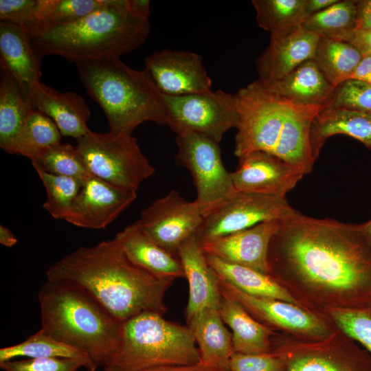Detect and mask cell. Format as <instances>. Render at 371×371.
<instances>
[{"label": "cell", "instance_id": "6da1fadb", "mask_svg": "<svg viewBox=\"0 0 371 371\" xmlns=\"http://www.w3.org/2000/svg\"><path fill=\"white\" fill-rule=\"evenodd\" d=\"M267 260L269 275L312 312L371 306L366 223L315 218L296 210L278 221Z\"/></svg>", "mask_w": 371, "mask_h": 371}, {"label": "cell", "instance_id": "7a4b0ae2", "mask_svg": "<svg viewBox=\"0 0 371 371\" xmlns=\"http://www.w3.org/2000/svg\"><path fill=\"white\" fill-rule=\"evenodd\" d=\"M46 277L85 290L121 323L146 312L164 315L165 295L175 280L133 264L114 238L64 256Z\"/></svg>", "mask_w": 371, "mask_h": 371}, {"label": "cell", "instance_id": "3957f363", "mask_svg": "<svg viewBox=\"0 0 371 371\" xmlns=\"http://www.w3.org/2000/svg\"><path fill=\"white\" fill-rule=\"evenodd\" d=\"M238 115L234 153L273 155L309 174L315 161L310 130L324 105H306L277 95L256 80L234 94Z\"/></svg>", "mask_w": 371, "mask_h": 371}, {"label": "cell", "instance_id": "277c9868", "mask_svg": "<svg viewBox=\"0 0 371 371\" xmlns=\"http://www.w3.org/2000/svg\"><path fill=\"white\" fill-rule=\"evenodd\" d=\"M150 31L149 19L133 14L126 0H109L105 7L76 21L29 36L41 60L58 55L77 63L120 58L142 45Z\"/></svg>", "mask_w": 371, "mask_h": 371}, {"label": "cell", "instance_id": "5b68a950", "mask_svg": "<svg viewBox=\"0 0 371 371\" xmlns=\"http://www.w3.org/2000/svg\"><path fill=\"white\" fill-rule=\"evenodd\" d=\"M45 333L88 355L102 368L117 351L122 323L85 290L47 280L38 291Z\"/></svg>", "mask_w": 371, "mask_h": 371}, {"label": "cell", "instance_id": "8992f818", "mask_svg": "<svg viewBox=\"0 0 371 371\" xmlns=\"http://www.w3.org/2000/svg\"><path fill=\"white\" fill-rule=\"evenodd\" d=\"M76 64L87 92L104 111L110 132L132 135L145 122L168 126L162 94L145 69H133L117 57Z\"/></svg>", "mask_w": 371, "mask_h": 371}, {"label": "cell", "instance_id": "52a82bcc", "mask_svg": "<svg viewBox=\"0 0 371 371\" xmlns=\"http://www.w3.org/2000/svg\"><path fill=\"white\" fill-rule=\"evenodd\" d=\"M201 362L190 328L146 312L121 325L117 351L104 371H144L168 366L193 365Z\"/></svg>", "mask_w": 371, "mask_h": 371}, {"label": "cell", "instance_id": "ba28073f", "mask_svg": "<svg viewBox=\"0 0 371 371\" xmlns=\"http://www.w3.org/2000/svg\"><path fill=\"white\" fill-rule=\"evenodd\" d=\"M76 146L91 175L117 188L136 192L155 169L132 135L94 133Z\"/></svg>", "mask_w": 371, "mask_h": 371}, {"label": "cell", "instance_id": "9c48e42d", "mask_svg": "<svg viewBox=\"0 0 371 371\" xmlns=\"http://www.w3.org/2000/svg\"><path fill=\"white\" fill-rule=\"evenodd\" d=\"M271 350L283 359L284 371H371L370 354L336 327L314 341L276 331Z\"/></svg>", "mask_w": 371, "mask_h": 371}, {"label": "cell", "instance_id": "30bf717a", "mask_svg": "<svg viewBox=\"0 0 371 371\" xmlns=\"http://www.w3.org/2000/svg\"><path fill=\"white\" fill-rule=\"evenodd\" d=\"M175 140V161L190 172L196 192L195 201L205 217L236 192L231 172L223 164L216 141L192 132L178 133Z\"/></svg>", "mask_w": 371, "mask_h": 371}, {"label": "cell", "instance_id": "8fae6325", "mask_svg": "<svg viewBox=\"0 0 371 371\" xmlns=\"http://www.w3.org/2000/svg\"><path fill=\"white\" fill-rule=\"evenodd\" d=\"M168 126L177 134L192 132L219 143L229 130L237 127L234 95L218 89L181 95L162 94Z\"/></svg>", "mask_w": 371, "mask_h": 371}, {"label": "cell", "instance_id": "7c38bea8", "mask_svg": "<svg viewBox=\"0 0 371 371\" xmlns=\"http://www.w3.org/2000/svg\"><path fill=\"white\" fill-rule=\"evenodd\" d=\"M219 286L222 295L237 301L254 318L274 331L314 341L328 337L335 328L325 315L297 304L250 295L221 280Z\"/></svg>", "mask_w": 371, "mask_h": 371}, {"label": "cell", "instance_id": "4fadbf2b", "mask_svg": "<svg viewBox=\"0 0 371 371\" xmlns=\"http://www.w3.org/2000/svg\"><path fill=\"white\" fill-rule=\"evenodd\" d=\"M295 211L286 197L236 192L204 217L196 236L201 243L207 242L262 222L280 221Z\"/></svg>", "mask_w": 371, "mask_h": 371}, {"label": "cell", "instance_id": "5bb4252c", "mask_svg": "<svg viewBox=\"0 0 371 371\" xmlns=\"http://www.w3.org/2000/svg\"><path fill=\"white\" fill-rule=\"evenodd\" d=\"M203 219L195 200L188 201L172 190L144 209L136 221L154 241L178 258L179 247L197 234Z\"/></svg>", "mask_w": 371, "mask_h": 371}, {"label": "cell", "instance_id": "9a60e30c", "mask_svg": "<svg viewBox=\"0 0 371 371\" xmlns=\"http://www.w3.org/2000/svg\"><path fill=\"white\" fill-rule=\"evenodd\" d=\"M146 71L164 95H181L212 91V82L201 55L165 49L145 58Z\"/></svg>", "mask_w": 371, "mask_h": 371}, {"label": "cell", "instance_id": "2e32d148", "mask_svg": "<svg viewBox=\"0 0 371 371\" xmlns=\"http://www.w3.org/2000/svg\"><path fill=\"white\" fill-rule=\"evenodd\" d=\"M237 169L231 172L236 192L285 197L304 175L279 157L255 151L240 158Z\"/></svg>", "mask_w": 371, "mask_h": 371}, {"label": "cell", "instance_id": "e0dca14e", "mask_svg": "<svg viewBox=\"0 0 371 371\" xmlns=\"http://www.w3.org/2000/svg\"><path fill=\"white\" fill-rule=\"evenodd\" d=\"M136 198V192L117 188L90 175L83 181L65 221L80 227L103 229Z\"/></svg>", "mask_w": 371, "mask_h": 371}, {"label": "cell", "instance_id": "ac0fdd59", "mask_svg": "<svg viewBox=\"0 0 371 371\" xmlns=\"http://www.w3.org/2000/svg\"><path fill=\"white\" fill-rule=\"evenodd\" d=\"M278 221L260 223L251 227L201 243L206 255L229 263L269 274L268 251Z\"/></svg>", "mask_w": 371, "mask_h": 371}, {"label": "cell", "instance_id": "d6986e66", "mask_svg": "<svg viewBox=\"0 0 371 371\" xmlns=\"http://www.w3.org/2000/svg\"><path fill=\"white\" fill-rule=\"evenodd\" d=\"M320 36L302 25L278 34H271L267 47L256 60L258 80H278L302 63L313 59Z\"/></svg>", "mask_w": 371, "mask_h": 371}, {"label": "cell", "instance_id": "ffe728a7", "mask_svg": "<svg viewBox=\"0 0 371 371\" xmlns=\"http://www.w3.org/2000/svg\"><path fill=\"white\" fill-rule=\"evenodd\" d=\"M178 258L189 288L185 310L186 322L206 308L219 309L223 298L219 279L209 265L196 235L181 245L178 249Z\"/></svg>", "mask_w": 371, "mask_h": 371}, {"label": "cell", "instance_id": "44dd1931", "mask_svg": "<svg viewBox=\"0 0 371 371\" xmlns=\"http://www.w3.org/2000/svg\"><path fill=\"white\" fill-rule=\"evenodd\" d=\"M27 99L34 109L53 120L62 135L78 139L91 131L87 125L91 110L76 92L61 93L38 81L30 88Z\"/></svg>", "mask_w": 371, "mask_h": 371}, {"label": "cell", "instance_id": "7402d4cb", "mask_svg": "<svg viewBox=\"0 0 371 371\" xmlns=\"http://www.w3.org/2000/svg\"><path fill=\"white\" fill-rule=\"evenodd\" d=\"M0 57L1 67L12 74L27 98L32 86L40 81L41 60L32 48L23 27L0 22Z\"/></svg>", "mask_w": 371, "mask_h": 371}, {"label": "cell", "instance_id": "603a6c76", "mask_svg": "<svg viewBox=\"0 0 371 371\" xmlns=\"http://www.w3.org/2000/svg\"><path fill=\"white\" fill-rule=\"evenodd\" d=\"M114 239L128 258L142 269L160 277H185L179 258L154 241L137 221L117 233Z\"/></svg>", "mask_w": 371, "mask_h": 371}, {"label": "cell", "instance_id": "cb8c5ba5", "mask_svg": "<svg viewBox=\"0 0 371 371\" xmlns=\"http://www.w3.org/2000/svg\"><path fill=\"white\" fill-rule=\"evenodd\" d=\"M225 324L216 308H206L187 322L199 349L201 362L221 371H229V363L234 351L232 333Z\"/></svg>", "mask_w": 371, "mask_h": 371}, {"label": "cell", "instance_id": "d4e9b609", "mask_svg": "<svg viewBox=\"0 0 371 371\" xmlns=\"http://www.w3.org/2000/svg\"><path fill=\"white\" fill-rule=\"evenodd\" d=\"M337 134L350 136L371 150V113L343 108H327L320 111L310 130V144L315 160L326 139Z\"/></svg>", "mask_w": 371, "mask_h": 371}, {"label": "cell", "instance_id": "484cf974", "mask_svg": "<svg viewBox=\"0 0 371 371\" xmlns=\"http://www.w3.org/2000/svg\"><path fill=\"white\" fill-rule=\"evenodd\" d=\"M259 81L284 99L301 104L324 105L325 108L334 89L313 59L302 63L278 80Z\"/></svg>", "mask_w": 371, "mask_h": 371}, {"label": "cell", "instance_id": "4316f807", "mask_svg": "<svg viewBox=\"0 0 371 371\" xmlns=\"http://www.w3.org/2000/svg\"><path fill=\"white\" fill-rule=\"evenodd\" d=\"M219 313L232 330L234 352L258 354L271 350L276 331L254 318L237 301L223 295Z\"/></svg>", "mask_w": 371, "mask_h": 371}, {"label": "cell", "instance_id": "83f0119b", "mask_svg": "<svg viewBox=\"0 0 371 371\" xmlns=\"http://www.w3.org/2000/svg\"><path fill=\"white\" fill-rule=\"evenodd\" d=\"M219 280L250 295L300 304L270 275L206 255ZM304 308V307H303Z\"/></svg>", "mask_w": 371, "mask_h": 371}, {"label": "cell", "instance_id": "f1b7e54d", "mask_svg": "<svg viewBox=\"0 0 371 371\" xmlns=\"http://www.w3.org/2000/svg\"><path fill=\"white\" fill-rule=\"evenodd\" d=\"M61 136L51 118L33 109L20 131L1 148L8 153L19 155L32 161L60 143Z\"/></svg>", "mask_w": 371, "mask_h": 371}, {"label": "cell", "instance_id": "f546056e", "mask_svg": "<svg viewBox=\"0 0 371 371\" xmlns=\"http://www.w3.org/2000/svg\"><path fill=\"white\" fill-rule=\"evenodd\" d=\"M362 57L360 51L347 41L320 36L313 60L335 88L349 79Z\"/></svg>", "mask_w": 371, "mask_h": 371}, {"label": "cell", "instance_id": "4dcf8cb0", "mask_svg": "<svg viewBox=\"0 0 371 371\" xmlns=\"http://www.w3.org/2000/svg\"><path fill=\"white\" fill-rule=\"evenodd\" d=\"M33 109L12 74L1 67L0 147L20 131Z\"/></svg>", "mask_w": 371, "mask_h": 371}, {"label": "cell", "instance_id": "1f68e13d", "mask_svg": "<svg viewBox=\"0 0 371 371\" xmlns=\"http://www.w3.org/2000/svg\"><path fill=\"white\" fill-rule=\"evenodd\" d=\"M251 3L258 26L271 34L302 26L309 16L306 0H252Z\"/></svg>", "mask_w": 371, "mask_h": 371}, {"label": "cell", "instance_id": "d6a6232c", "mask_svg": "<svg viewBox=\"0 0 371 371\" xmlns=\"http://www.w3.org/2000/svg\"><path fill=\"white\" fill-rule=\"evenodd\" d=\"M16 357L72 358L95 364L85 352L54 339L42 329L29 336L21 343L0 349V362Z\"/></svg>", "mask_w": 371, "mask_h": 371}, {"label": "cell", "instance_id": "836d02e7", "mask_svg": "<svg viewBox=\"0 0 371 371\" xmlns=\"http://www.w3.org/2000/svg\"><path fill=\"white\" fill-rule=\"evenodd\" d=\"M302 26L320 36L340 39L356 28V1H337L308 16Z\"/></svg>", "mask_w": 371, "mask_h": 371}, {"label": "cell", "instance_id": "e575fe53", "mask_svg": "<svg viewBox=\"0 0 371 371\" xmlns=\"http://www.w3.org/2000/svg\"><path fill=\"white\" fill-rule=\"evenodd\" d=\"M34 169L47 193L43 207L54 218L65 220L84 181Z\"/></svg>", "mask_w": 371, "mask_h": 371}, {"label": "cell", "instance_id": "d590c367", "mask_svg": "<svg viewBox=\"0 0 371 371\" xmlns=\"http://www.w3.org/2000/svg\"><path fill=\"white\" fill-rule=\"evenodd\" d=\"M33 167L51 174L85 181L91 174L76 146L61 142L31 161Z\"/></svg>", "mask_w": 371, "mask_h": 371}, {"label": "cell", "instance_id": "8d00e7d4", "mask_svg": "<svg viewBox=\"0 0 371 371\" xmlns=\"http://www.w3.org/2000/svg\"><path fill=\"white\" fill-rule=\"evenodd\" d=\"M323 315L371 355V306L360 308H328Z\"/></svg>", "mask_w": 371, "mask_h": 371}, {"label": "cell", "instance_id": "74e56055", "mask_svg": "<svg viewBox=\"0 0 371 371\" xmlns=\"http://www.w3.org/2000/svg\"><path fill=\"white\" fill-rule=\"evenodd\" d=\"M109 0H54V3L29 36L76 21L105 7Z\"/></svg>", "mask_w": 371, "mask_h": 371}, {"label": "cell", "instance_id": "f35d334b", "mask_svg": "<svg viewBox=\"0 0 371 371\" xmlns=\"http://www.w3.org/2000/svg\"><path fill=\"white\" fill-rule=\"evenodd\" d=\"M54 3V0H1L0 20L21 25L28 34Z\"/></svg>", "mask_w": 371, "mask_h": 371}, {"label": "cell", "instance_id": "ab89813d", "mask_svg": "<svg viewBox=\"0 0 371 371\" xmlns=\"http://www.w3.org/2000/svg\"><path fill=\"white\" fill-rule=\"evenodd\" d=\"M343 108L371 113V84L348 79L337 85L326 108Z\"/></svg>", "mask_w": 371, "mask_h": 371}, {"label": "cell", "instance_id": "60d3db41", "mask_svg": "<svg viewBox=\"0 0 371 371\" xmlns=\"http://www.w3.org/2000/svg\"><path fill=\"white\" fill-rule=\"evenodd\" d=\"M0 367L5 371H78L81 368L95 371L98 366L79 359L41 358L5 361Z\"/></svg>", "mask_w": 371, "mask_h": 371}, {"label": "cell", "instance_id": "b9f144b4", "mask_svg": "<svg viewBox=\"0 0 371 371\" xmlns=\"http://www.w3.org/2000/svg\"><path fill=\"white\" fill-rule=\"evenodd\" d=\"M283 359L274 351L258 354L234 352L229 363V371H284Z\"/></svg>", "mask_w": 371, "mask_h": 371}, {"label": "cell", "instance_id": "7bdbcfd3", "mask_svg": "<svg viewBox=\"0 0 371 371\" xmlns=\"http://www.w3.org/2000/svg\"><path fill=\"white\" fill-rule=\"evenodd\" d=\"M341 40L352 44L362 55L371 54V31L355 30L345 34Z\"/></svg>", "mask_w": 371, "mask_h": 371}, {"label": "cell", "instance_id": "ee69618b", "mask_svg": "<svg viewBox=\"0 0 371 371\" xmlns=\"http://www.w3.org/2000/svg\"><path fill=\"white\" fill-rule=\"evenodd\" d=\"M355 30L371 31V0L356 1Z\"/></svg>", "mask_w": 371, "mask_h": 371}, {"label": "cell", "instance_id": "f6af8a7d", "mask_svg": "<svg viewBox=\"0 0 371 371\" xmlns=\"http://www.w3.org/2000/svg\"><path fill=\"white\" fill-rule=\"evenodd\" d=\"M349 79H355L371 84V54L363 57L350 75Z\"/></svg>", "mask_w": 371, "mask_h": 371}, {"label": "cell", "instance_id": "bcb514c9", "mask_svg": "<svg viewBox=\"0 0 371 371\" xmlns=\"http://www.w3.org/2000/svg\"><path fill=\"white\" fill-rule=\"evenodd\" d=\"M144 371H221L209 367L201 362L193 365L168 366L154 368Z\"/></svg>", "mask_w": 371, "mask_h": 371}, {"label": "cell", "instance_id": "7dc6e473", "mask_svg": "<svg viewBox=\"0 0 371 371\" xmlns=\"http://www.w3.org/2000/svg\"><path fill=\"white\" fill-rule=\"evenodd\" d=\"M127 9L135 16L148 19L150 1L148 0H126Z\"/></svg>", "mask_w": 371, "mask_h": 371}, {"label": "cell", "instance_id": "c3c4849f", "mask_svg": "<svg viewBox=\"0 0 371 371\" xmlns=\"http://www.w3.org/2000/svg\"><path fill=\"white\" fill-rule=\"evenodd\" d=\"M338 0H306V10L308 15L319 12L333 4Z\"/></svg>", "mask_w": 371, "mask_h": 371}, {"label": "cell", "instance_id": "681fc988", "mask_svg": "<svg viewBox=\"0 0 371 371\" xmlns=\"http://www.w3.org/2000/svg\"><path fill=\"white\" fill-rule=\"evenodd\" d=\"M17 242V238L10 229L3 225H0V243L5 247H12Z\"/></svg>", "mask_w": 371, "mask_h": 371}, {"label": "cell", "instance_id": "f907efd6", "mask_svg": "<svg viewBox=\"0 0 371 371\" xmlns=\"http://www.w3.org/2000/svg\"><path fill=\"white\" fill-rule=\"evenodd\" d=\"M368 234L371 243V220L366 223Z\"/></svg>", "mask_w": 371, "mask_h": 371}]
</instances>
